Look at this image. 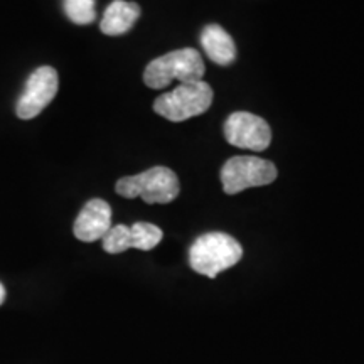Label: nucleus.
<instances>
[{
	"label": "nucleus",
	"mask_w": 364,
	"mask_h": 364,
	"mask_svg": "<svg viewBox=\"0 0 364 364\" xmlns=\"http://www.w3.org/2000/svg\"><path fill=\"white\" fill-rule=\"evenodd\" d=\"M225 136L235 147L262 152L272 142V129L262 117L236 112L225 122Z\"/></svg>",
	"instance_id": "nucleus-7"
},
{
	"label": "nucleus",
	"mask_w": 364,
	"mask_h": 364,
	"mask_svg": "<svg viewBox=\"0 0 364 364\" xmlns=\"http://www.w3.org/2000/svg\"><path fill=\"white\" fill-rule=\"evenodd\" d=\"M279 176L275 164L255 156H235L221 169L223 189L226 194H238L250 188L272 184Z\"/></svg>",
	"instance_id": "nucleus-5"
},
{
	"label": "nucleus",
	"mask_w": 364,
	"mask_h": 364,
	"mask_svg": "<svg viewBox=\"0 0 364 364\" xmlns=\"http://www.w3.org/2000/svg\"><path fill=\"white\" fill-rule=\"evenodd\" d=\"M4 300H6V287L0 284V306L4 304Z\"/></svg>",
	"instance_id": "nucleus-14"
},
{
	"label": "nucleus",
	"mask_w": 364,
	"mask_h": 364,
	"mask_svg": "<svg viewBox=\"0 0 364 364\" xmlns=\"http://www.w3.org/2000/svg\"><path fill=\"white\" fill-rule=\"evenodd\" d=\"M63 6L68 19L78 26H88L97 17V0H65Z\"/></svg>",
	"instance_id": "nucleus-12"
},
{
	"label": "nucleus",
	"mask_w": 364,
	"mask_h": 364,
	"mask_svg": "<svg viewBox=\"0 0 364 364\" xmlns=\"http://www.w3.org/2000/svg\"><path fill=\"white\" fill-rule=\"evenodd\" d=\"M132 233V248L149 252L156 248L164 238L162 230L152 223H135L130 226Z\"/></svg>",
	"instance_id": "nucleus-11"
},
{
	"label": "nucleus",
	"mask_w": 364,
	"mask_h": 364,
	"mask_svg": "<svg viewBox=\"0 0 364 364\" xmlns=\"http://www.w3.org/2000/svg\"><path fill=\"white\" fill-rule=\"evenodd\" d=\"M243 257V248L233 236L213 231L201 235L189 248V265L196 273L215 279L235 267Z\"/></svg>",
	"instance_id": "nucleus-1"
},
{
	"label": "nucleus",
	"mask_w": 364,
	"mask_h": 364,
	"mask_svg": "<svg viewBox=\"0 0 364 364\" xmlns=\"http://www.w3.org/2000/svg\"><path fill=\"white\" fill-rule=\"evenodd\" d=\"M140 17V7L135 2L127 0H113L103 14L100 29L107 36H122L129 33Z\"/></svg>",
	"instance_id": "nucleus-9"
},
{
	"label": "nucleus",
	"mask_w": 364,
	"mask_h": 364,
	"mask_svg": "<svg viewBox=\"0 0 364 364\" xmlns=\"http://www.w3.org/2000/svg\"><path fill=\"white\" fill-rule=\"evenodd\" d=\"M112 228V208L103 199H91L80 211L76 218L73 233L80 241L93 243V241L103 240Z\"/></svg>",
	"instance_id": "nucleus-8"
},
{
	"label": "nucleus",
	"mask_w": 364,
	"mask_h": 364,
	"mask_svg": "<svg viewBox=\"0 0 364 364\" xmlns=\"http://www.w3.org/2000/svg\"><path fill=\"white\" fill-rule=\"evenodd\" d=\"M58 71L51 66H41L33 71L27 80L26 88L17 100L16 113L21 120H33L53 102L58 95Z\"/></svg>",
	"instance_id": "nucleus-6"
},
{
	"label": "nucleus",
	"mask_w": 364,
	"mask_h": 364,
	"mask_svg": "<svg viewBox=\"0 0 364 364\" xmlns=\"http://www.w3.org/2000/svg\"><path fill=\"white\" fill-rule=\"evenodd\" d=\"M115 191L127 199L142 198L147 204H167L179 196L181 184L174 171L157 166L140 174L122 177Z\"/></svg>",
	"instance_id": "nucleus-3"
},
{
	"label": "nucleus",
	"mask_w": 364,
	"mask_h": 364,
	"mask_svg": "<svg viewBox=\"0 0 364 364\" xmlns=\"http://www.w3.org/2000/svg\"><path fill=\"white\" fill-rule=\"evenodd\" d=\"M103 250L110 255L124 253L132 248V233L130 226L117 225L108 230V233L103 236Z\"/></svg>",
	"instance_id": "nucleus-13"
},
{
	"label": "nucleus",
	"mask_w": 364,
	"mask_h": 364,
	"mask_svg": "<svg viewBox=\"0 0 364 364\" xmlns=\"http://www.w3.org/2000/svg\"><path fill=\"white\" fill-rule=\"evenodd\" d=\"M213 88L206 81H193L176 86L154 102V112L171 122H184L208 112L213 103Z\"/></svg>",
	"instance_id": "nucleus-4"
},
{
	"label": "nucleus",
	"mask_w": 364,
	"mask_h": 364,
	"mask_svg": "<svg viewBox=\"0 0 364 364\" xmlns=\"http://www.w3.org/2000/svg\"><path fill=\"white\" fill-rule=\"evenodd\" d=\"M201 44L206 56L220 66H228L236 59V46L231 36L218 24H209L203 29Z\"/></svg>",
	"instance_id": "nucleus-10"
},
{
	"label": "nucleus",
	"mask_w": 364,
	"mask_h": 364,
	"mask_svg": "<svg viewBox=\"0 0 364 364\" xmlns=\"http://www.w3.org/2000/svg\"><path fill=\"white\" fill-rule=\"evenodd\" d=\"M204 71L203 56L196 49H177L149 63L144 71V83L152 90H162L174 80L179 85L201 81Z\"/></svg>",
	"instance_id": "nucleus-2"
}]
</instances>
